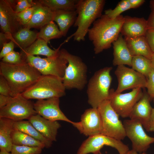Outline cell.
I'll return each instance as SVG.
<instances>
[{
  "mask_svg": "<svg viewBox=\"0 0 154 154\" xmlns=\"http://www.w3.org/2000/svg\"><path fill=\"white\" fill-rule=\"evenodd\" d=\"M13 126L14 129L23 132L42 143L45 148H48L52 146V142L43 136L28 121H14Z\"/></svg>",
  "mask_w": 154,
  "mask_h": 154,
  "instance_id": "cell-27",
  "label": "cell"
},
{
  "mask_svg": "<svg viewBox=\"0 0 154 154\" xmlns=\"http://www.w3.org/2000/svg\"><path fill=\"white\" fill-rule=\"evenodd\" d=\"M131 9L137 8L143 4L145 0H129Z\"/></svg>",
  "mask_w": 154,
  "mask_h": 154,
  "instance_id": "cell-43",
  "label": "cell"
},
{
  "mask_svg": "<svg viewBox=\"0 0 154 154\" xmlns=\"http://www.w3.org/2000/svg\"><path fill=\"white\" fill-rule=\"evenodd\" d=\"M132 68L144 76L147 79L152 69L150 59L142 56L132 57Z\"/></svg>",
  "mask_w": 154,
  "mask_h": 154,
  "instance_id": "cell-31",
  "label": "cell"
},
{
  "mask_svg": "<svg viewBox=\"0 0 154 154\" xmlns=\"http://www.w3.org/2000/svg\"><path fill=\"white\" fill-rule=\"evenodd\" d=\"M123 124L127 137L132 143V149L139 153L145 152L150 145L154 143V137L148 135L142 125L135 119L124 120Z\"/></svg>",
  "mask_w": 154,
  "mask_h": 154,
  "instance_id": "cell-11",
  "label": "cell"
},
{
  "mask_svg": "<svg viewBox=\"0 0 154 154\" xmlns=\"http://www.w3.org/2000/svg\"><path fill=\"white\" fill-rule=\"evenodd\" d=\"M23 58L42 75H52L62 78L64 74L68 62L60 54L54 57L42 58L39 56L27 55Z\"/></svg>",
  "mask_w": 154,
  "mask_h": 154,
  "instance_id": "cell-8",
  "label": "cell"
},
{
  "mask_svg": "<svg viewBox=\"0 0 154 154\" xmlns=\"http://www.w3.org/2000/svg\"><path fill=\"white\" fill-rule=\"evenodd\" d=\"M149 6L152 10H154V0H151L149 2Z\"/></svg>",
  "mask_w": 154,
  "mask_h": 154,
  "instance_id": "cell-48",
  "label": "cell"
},
{
  "mask_svg": "<svg viewBox=\"0 0 154 154\" xmlns=\"http://www.w3.org/2000/svg\"><path fill=\"white\" fill-rule=\"evenodd\" d=\"M104 146L115 148L119 154H126L129 150L128 146L121 141L100 133L88 137L82 143L77 154H98Z\"/></svg>",
  "mask_w": 154,
  "mask_h": 154,
  "instance_id": "cell-10",
  "label": "cell"
},
{
  "mask_svg": "<svg viewBox=\"0 0 154 154\" xmlns=\"http://www.w3.org/2000/svg\"><path fill=\"white\" fill-rule=\"evenodd\" d=\"M0 94L3 95L11 96L10 87L6 79L1 75L0 76Z\"/></svg>",
  "mask_w": 154,
  "mask_h": 154,
  "instance_id": "cell-37",
  "label": "cell"
},
{
  "mask_svg": "<svg viewBox=\"0 0 154 154\" xmlns=\"http://www.w3.org/2000/svg\"><path fill=\"white\" fill-rule=\"evenodd\" d=\"M147 20V29L154 30V10L151 11Z\"/></svg>",
  "mask_w": 154,
  "mask_h": 154,
  "instance_id": "cell-41",
  "label": "cell"
},
{
  "mask_svg": "<svg viewBox=\"0 0 154 154\" xmlns=\"http://www.w3.org/2000/svg\"><path fill=\"white\" fill-rule=\"evenodd\" d=\"M149 132H154V108H153L149 122Z\"/></svg>",
  "mask_w": 154,
  "mask_h": 154,
  "instance_id": "cell-45",
  "label": "cell"
},
{
  "mask_svg": "<svg viewBox=\"0 0 154 154\" xmlns=\"http://www.w3.org/2000/svg\"><path fill=\"white\" fill-rule=\"evenodd\" d=\"M10 40L7 35L3 33H0V48H2L3 44L7 43V41Z\"/></svg>",
  "mask_w": 154,
  "mask_h": 154,
  "instance_id": "cell-44",
  "label": "cell"
},
{
  "mask_svg": "<svg viewBox=\"0 0 154 154\" xmlns=\"http://www.w3.org/2000/svg\"><path fill=\"white\" fill-rule=\"evenodd\" d=\"M59 98L54 97L37 100L34 104L37 114L52 121H63L73 124L74 122L69 119L59 107Z\"/></svg>",
  "mask_w": 154,
  "mask_h": 154,
  "instance_id": "cell-16",
  "label": "cell"
},
{
  "mask_svg": "<svg viewBox=\"0 0 154 154\" xmlns=\"http://www.w3.org/2000/svg\"><path fill=\"white\" fill-rule=\"evenodd\" d=\"M38 33L28 28L23 27L12 36V40L16 46L23 50L29 47L38 38Z\"/></svg>",
  "mask_w": 154,
  "mask_h": 154,
  "instance_id": "cell-26",
  "label": "cell"
},
{
  "mask_svg": "<svg viewBox=\"0 0 154 154\" xmlns=\"http://www.w3.org/2000/svg\"><path fill=\"white\" fill-rule=\"evenodd\" d=\"M78 0H40L37 1L51 10L75 11Z\"/></svg>",
  "mask_w": 154,
  "mask_h": 154,
  "instance_id": "cell-29",
  "label": "cell"
},
{
  "mask_svg": "<svg viewBox=\"0 0 154 154\" xmlns=\"http://www.w3.org/2000/svg\"><path fill=\"white\" fill-rule=\"evenodd\" d=\"M124 19L121 15L112 19L104 14L94 22L87 34L92 43L95 54H98L111 47L120 35Z\"/></svg>",
  "mask_w": 154,
  "mask_h": 154,
  "instance_id": "cell-1",
  "label": "cell"
},
{
  "mask_svg": "<svg viewBox=\"0 0 154 154\" xmlns=\"http://www.w3.org/2000/svg\"><path fill=\"white\" fill-rule=\"evenodd\" d=\"M15 121L5 118H0V150L10 153L13 143L11 134Z\"/></svg>",
  "mask_w": 154,
  "mask_h": 154,
  "instance_id": "cell-24",
  "label": "cell"
},
{
  "mask_svg": "<svg viewBox=\"0 0 154 154\" xmlns=\"http://www.w3.org/2000/svg\"><path fill=\"white\" fill-rule=\"evenodd\" d=\"M145 37L151 50L154 53V30L147 29Z\"/></svg>",
  "mask_w": 154,
  "mask_h": 154,
  "instance_id": "cell-40",
  "label": "cell"
},
{
  "mask_svg": "<svg viewBox=\"0 0 154 154\" xmlns=\"http://www.w3.org/2000/svg\"><path fill=\"white\" fill-rule=\"evenodd\" d=\"M118 81L116 93L137 88H146L147 79L143 75L124 65L117 66L114 72Z\"/></svg>",
  "mask_w": 154,
  "mask_h": 154,
  "instance_id": "cell-13",
  "label": "cell"
},
{
  "mask_svg": "<svg viewBox=\"0 0 154 154\" xmlns=\"http://www.w3.org/2000/svg\"><path fill=\"white\" fill-rule=\"evenodd\" d=\"M66 89L62 78L42 75L34 84L21 94L28 100H45L62 97L66 94Z\"/></svg>",
  "mask_w": 154,
  "mask_h": 154,
  "instance_id": "cell-6",
  "label": "cell"
},
{
  "mask_svg": "<svg viewBox=\"0 0 154 154\" xmlns=\"http://www.w3.org/2000/svg\"><path fill=\"white\" fill-rule=\"evenodd\" d=\"M2 62L12 64H19L25 62L21 54L14 50L8 54L2 59Z\"/></svg>",
  "mask_w": 154,
  "mask_h": 154,
  "instance_id": "cell-34",
  "label": "cell"
},
{
  "mask_svg": "<svg viewBox=\"0 0 154 154\" xmlns=\"http://www.w3.org/2000/svg\"><path fill=\"white\" fill-rule=\"evenodd\" d=\"M126 154H146L145 152L143 153H139L134 150L132 149L129 150V151Z\"/></svg>",
  "mask_w": 154,
  "mask_h": 154,
  "instance_id": "cell-46",
  "label": "cell"
},
{
  "mask_svg": "<svg viewBox=\"0 0 154 154\" xmlns=\"http://www.w3.org/2000/svg\"><path fill=\"white\" fill-rule=\"evenodd\" d=\"M35 5L23 11L17 13L19 20L23 27L27 24L31 19L34 13Z\"/></svg>",
  "mask_w": 154,
  "mask_h": 154,
  "instance_id": "cell-35",
  "label": "cell"
},
{
  "mask_svg": "<svg viewBox=\"0 0 154 154\" xmlns=\"http://www.w3.org/2000/svg\"><path fill=\"white\" fill-rule=\"evenodd\" d=\"M113 48V64L117 66L127 65L131 66L132 56L123 36L120 34L117 39L112 43Z\"/></svg>",
  "mask_w": 154,
  "mask_h": 154,
  "instance_id": "cell-21",
  "label": "cell"
},
{
  "mask_svg": "<svg viewBox=\"0 0 154 154\" xmlns=\"http://www.w3.org/2000/svg\"><path fill=\"white\" fill-rule=\"evenodd\" d=\"M131 9L129 0L120 1L114 9H109L104 11L105 14L112 19H115L123 12Z\"/></svg>",
  "mask_w": 154,
  "mask_h": 154,
  "instance_id": "cell-32",
  "label": "cell"
},
{
  "mask_svg": "<svg viewBox=\"0 0 154 154\" xmlns=\"http://www.w3.org/2000/svg\"><path fill=\"white\" fill-rule=\"evenodd\" d=\"M0 74L9 84L12 97L25 92L34 84L42 75L26 61L22 64L17 65L1 61Z\"/></svg>",
  "mask_w": 154,
  "mask_h": 154,
  "instance_id": "cell-2",
  "label": "cell"
},
{
  "mask_svg": "<svg viewBox=\"0 0 154 154\" xmlns=\"http://www.w3.org/2000/svg\"><path fill=\"white\" fill-rule=\"evenodd\" d=\"M111 66L106 67L96 71L88 82V102L92 108H97L104 101L109 100L112 78Z\"/></svg>",
  "mask_w": 154,
  "mask_h": 154,
  "instance_id": "cell-5",
  "label": "cell"
},
{
  "mask_svg": "<svg viewBox=\"0 0 154 154\" xmlns=\"http://www.w3.org/2000/svg\"><path fill=\"white\" fill-rule=\"evenodd\" d=\"M72 125L81 133L86 136L101 133L102 120L97 108H92L86 110L81 115L80 121L74 122Z\"/></svg>",
  "mask_w": 154,
  "mask_h": 154,
  "instance_id": "cell-15",
  "label": "cell"
},
{
  "mask_svg": "<svg viewBox=\"0 0 154 154\" xmlns=\"http://www.w3.org/2000/svg\"><path fill=\"white\" fill-rule=\"evenodd\" d=\"M105 3L104 0H78L76 10L77 16L73 25L77 29L65 42L72 37L78 42L84 40L91 25L102 15Z\"/></svg>",
  "mask_w": 154,
  "mask_h": 154,
  "instance_id": "cell-3",
  "label": "cell"
},
{
  "mask_svg": "<svg viewBox=\"0 0 154 154\" xmlns=\"http://www.w3.org/2000/svg\"><path fill=\"white\" fill-rule=\"evenodd\" d=\"M63 36L58 26L52 21L40 29L38 33V38H41L47 43L51 40Z\"/></svg>",
  "mask_w": 154,
  "mask_h": 154,
  "instance_id": "cell-30",
  "label": "cell"
},
{
  "mask_svg": "<svg viewBox=\"0 0 154 154\" xmlns=\"http://www.w3.org/2000/svg\"><path fill=\"white\" fill-rule=\"evenodd\" d=\"M153 101H154V97H153Z\"/></svg>",
  "mask_w": 154,
  "mask_h": 154,
  "instance_id": "cell-50",
  "label": "cell"
},
{
  "mask_svg": "<svg viewBox=\"0 0 154 154\" xmlns=\"http://www.w3.org/2000/svg\"><path fill=\"white\" fill-rule=\"evenodd\" d=\"M63 43L57 49L52 50L48 46L47 42L41 38H38L29 47L21 50L20 53L23 58L27 55H38L45 56L47 57H54L59 54V49Z\"/></svg>",
  "mask_w": 154,
  "mask_h": 154,
  "instance_id": "cell-23",
  "label": "cell"
},
{
  "mask_svg": "<svg viewBox=\"0 0 154 154\" xmlns=\"http://www.w3.org/2000/svg\"><path fill=\"white\" fill-rule=\"evenodd\" d=\"M12 97L0 94V108L5 106L9 102Z\"/></svg>",
  "mask_w": 154,
  "mask_h": 154,
  "instance_id": "cell-42",
  "label": "cell"
},
{
  "mask_svg": "<svg viewBox=\"0 0 154 154\" xmlns=\"http://www.w3.org/2000/svg\"><path fill=\"white\" fill-rule=\"evenodd\" d=\"M35 8L32 17L28 23L24 26L29 29L40 28L53 21L54 12L47 6L36 1Z\"/></svg>",
  "mask_w": 154,
  "mask_h": 154,
  "instance_id": "cell-20",
  "label": "cell"
},
{
  "mask_svg": "<svg viewBox=\"0 0 154 154\" xmlns=\"http://www.w3.org/2000/svg\"><path fill=\"white\" fill-rule=\"evenodd\" d=\"M15 44L12 40L3 44L0 53V58L2 59L5 56L14 51Z\"/></svg>",
  "mask_w": 154,
  "mask_h": 154,
  "instance_id": "cell-39",
  "label": "cell"
},
{
  "mask_svg": "<svg viewBox=\"0 0 154 154\" xmlns=\"http://www.w3.org/2000/svg\"><path fill=\"white\" fill-rule=\"evenodd\" d=\"M127 47L132 56H142L151 59L153 52L145 36L124 38Z\"/></svg>",
  "mask_w": 154,
  "mask_h": 154,
  "instance_id": "cell-22",
  "label": "cell"
},
{
  "mask_svg": "<svg viewBox=\"0 0 154 154\" xmlns=\"http://www.w3.org/2000/svg\"><path fill=\"white\" fill-rule=\"evenodd\" d=\"M150 60L152 68L154 70V53H153Z\"/></svg>",
  "mask_w": 154,
  "mask_h": 154,
  "instance_id": "cell-47",
  "label": "cell"
},
{
  "mask_svg": "<svg viewBox=\"0 0 154 154\" xmlns=\"http://www.w3.org/2000/svg\"><path fill=\"white\" fill-rule=\"evenodd\" d=\"M32 102L21 94L12 97L8 103L0 108V118H5L15 121L28 119L37 114Z\"/></svg>",
  "mask_w": 154,
  "mask_h": 154,
  "instance_id": "cell-9",
  "label": "cell"
},
{
  "mask_svg": "<svg viewBox=\"0 0 154 154\" xmlns=\"http://www.w3.org/2000/svg\"><path fill=\"white\" fill-rule=\"evenodd\" d=\"M37 130L46 139L52 141H56L58 130L61 125L57 121H52L37 114L28 119Z\"/></svg>",
  "mask_w": 154,
  "mask_h": 154,
  "instance_id": "cell-18",
  "label": "cell"
},
{
  "mask_svg": "<svg viewBox=\"0 0 154 154\" xmlns=\"http://www.w3.org/2000/svg\"><path fill=\"white\" fill-rule=\"evenodd\" d=\"M142 88H137L129 92L116 93L111 90L109 99L110 104L119 116L129 117L134 106L142 97Z\"/></svg>",
  "mask_w": 154,
  "mask_h": 154,
  "instance_id": "cell-12",
  "label": "cell"
},
{
  "mask_svg": "<svg viewBox=\"0 0 154 154\" xmlns=\"http://www.w3.org/2000/svg\"><path fill=\"white\" fill-rule=\"evenodd\" d=\"M97 109L102 120L101 133L121 141L124 139L126 135L123 123L111 106L109 100L103 102Z\"/></svg>",
  "mask_w": 154,
  "mask_h": 154,
  "instance_id": "cell-7",
  "label": "cell"
},
{
  "mask_svg": "<svg viewBox=\"0 0 154 154\" xmlns=\"http://www.w3.org/2000/svg\"><path fill=\"white\" fill-rule=\"evenodd\" d=\"M146 88L147 92L151 98L154 97V70L152 69L147 79Z\"/></svg>",
  "mask_w": 154,
  "mask_h": 154,
  "instance_id": "cell-38",
  "label": "cell"
},
{
  "mask_svg": "<svg viewBox=\"0 0 154 154\" xmlns=\"http://www.w3.org/2000/svg\"><path fill=\"white\" fill-rule=\"evenodd\" d=\"M36 3L31 0H16L13 8L15 11L18 13L34 6Z\"/></svg>",
  "mask_w": 154,
  "mask_h": 154,
  "instance_id": "cell-36",
  "label": "cell"
},
{
  "mask_svg": "<svg viewBox=\"0 0 154 154\" xmlns=\"http://www.w3.org/2000/svg\"><path fill=\"white\" fill-rule=\"evenodd\" d=\"M0 154H11V153L4 149H0Z\"/></svg>",
  "mask_w": 154,
  "mask_h": 154,
  "instance_id": "cell-49",
  "label": "cell"
},
{
  "mask_svg": "<svg viewBox=\"0 0 154 154\" xmlns=\"http://www.w3.org/2000/svg\"><path fill=\"white\" fill-rule=\"evenodd\" d=\"M98 154H102L101 153H98Z\"/></svg>",
  "mask_w": 154,
  "mask_h": 154,
  "instance_id": "cell-51",
  "label": "cell"
},
{
  "mask_svg": "<svg viewBox=\"0 0 154 154\" xmlns=\"http://www.w3.org/2000/svg\"><path fill=\"white\" fill-rule=\"evenodd\" d=\"M42 149L25 146L13 145L11 154H40Z\"/></svg>",
  "mask_w": 154,
  "mask_h": 154,
  "instance_id": "cell-33",
  "label": "cell"
},
{
  "mask_svg": "<svg viewBox=\"0 0 154 154\" xmlns=\"http://www.w3.org/2000/svg\"><path fill=\"white\" fill-rule=\"evenodd\" d=\"M13 145L25 146L33 147H38L43 149L45 145L40 141L27 134L14 129L11 134Z\"/></svg>",
  "mask_w": 154,
  "mask_h": 154,
  "instance_id": "cell-28",
  "label": "cell"
},
{
  "mask_svg": "<svg viewBox=\"0 0 154 154\" xmlns=\"http://www.w3.org/2000/svg\"><path fill=\"white\" fill-rule=\"evenodd\" d=\"M61 55L68 62L62 78L66 89L82 90L88 83V67L79 56L72 54L64 49L60 50Z\"/></svg>",
  "mask_w": 154,
  "mask_h": 154,
  "instance_id": "cell-4",
  "label": "cell"
},
{
  "mask_svg": "<svg viewBox=\"0 0 154 154\" xmlns=\"http://www.w3.org/2000/svg\"><path fill=\"white\" fill-rule=\"evenodd\" d=\"M0 25L3 33L10 40L13 35L23 27L9 0H0Z\"/></svg>",
  "mask_w": 154,
  "mask_h": 154,
  "instance_id": "cell-14",
  "label": "cell"
},
{
  "mask_svg": "<svg viewBox=\"0 0 154 154\" xmlns=\"http://www.w3.org/2000/svg\"><path fill=\"white\" fill-rule=\"evenodd\" d=\"M142 97L133 108L129 117L130 119L137 120L143 128L149 132V122L152 108L150 101L151 99L145 90Z\"/></svg>",
  "mask_w": 154,
  "mask_h": 154,
  "instance_id": "cell-17",
  "label": "cell"
},
{
  "mask_svg": "<svg viewBox=\"0 0 154 154\" xmlns=\"http://www.w3.org/2000/svg\"><path fill=\"white\" fill-rule=\"evenodd\" d=\"M54 12L53 21L57 24L63 36H66L77 16L76 11L58 10Z\"/></svg>",
  "mask_w": 154,
  "mask_h": 154,
  "instance_id": "cell-25",
  "label": "cell"
},
{
  "mask_svg": "<svg viewBox=\"0 0 154 154\" xmlns=\"http://www.w3.org/2000/svg\"><path fill=\"white\" fill-rule=\"evenodd\" d=\"M120 33L124 37L133 38L145 36L147 28V20L144 17H124Z\"/></svg>",
  "mask_w": 154,
  "mask_h": 154,
  "instance_id": "cell-19",
  "label": "cell"
}]
</instances>
